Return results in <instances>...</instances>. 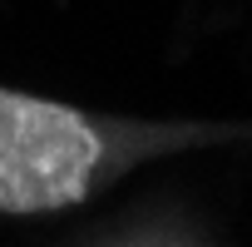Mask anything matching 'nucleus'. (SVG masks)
<instances>
[{
  "label": "nucleus",
  "instance_id": "nucleus-1",
  "mask_svg": "<svg viewBox=\"0 0 252 247\" xmlns=\"http://www.w3.org/2000/svg\"><path fill=\"white\" fill-rule=\"evenodd\" d=\"M99 134L64 109L0 89V213H50L84 198Z\"/></svg>",
  "mask_w": 252,
  "mask_h": 247
}]
</instances>
